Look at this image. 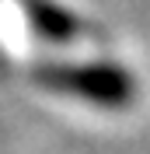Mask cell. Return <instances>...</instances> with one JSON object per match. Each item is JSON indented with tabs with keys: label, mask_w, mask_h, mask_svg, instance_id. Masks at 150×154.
Listing matches in <instances>:
<instances>
[{
	"label": "cell",
	"mask_w": 150,
	"mask_h": 154,
	"mask_svg": "<svg viewBox=\"0 0 150 154\" xmlns=\"http://www.w3.org/2000/svg\"><path fill=\"white\" fill-rule=\"evenodd\" d=\"M38 81L52 88L56 95H70L80 102H91L98 109H126L133 102V74L112 60H91V63H59L46 67Z\"/></svg>",
	"instance_id": "1"
}]
</instances>
